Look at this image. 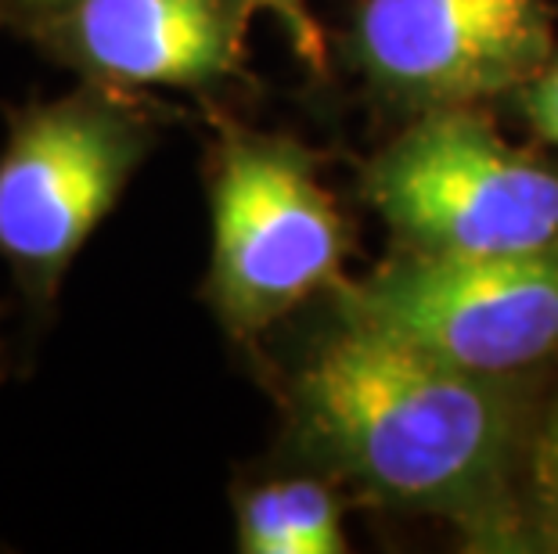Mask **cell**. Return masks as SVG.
Here are the masks:
<instances>
[{"instance_id":"6da1fadb","label":"cell","mask_w":558,"mask_h":554,"mask_svg":"<svg viewBox=\"0 0 558 554\" xmlns=\"http://www.w3.org/2000/svg\"><path fill=\"white\" fill-rule=\"evenodd\" d=\"M292 410L320 461L378 497L469 518L494 515L522 443L508 379L342 324L292 379Z\"/></svg>"},{"instance_id":"7a4b0ae2","label":"cell","mask_w":558,"mask_h":554,"mask_svg":"<svg viewBox=\"0 0 558 554\" xmlns=\"http://www.w3.org/2000/svg\"><path fill=\"white\" fill-rule=\"evenodd\" d=\"M209 220L206 299L231 338H256L342 281V217L295 140L228 130L209 151Z\"/></svg>"},{"instance_id":"3957f363","label":"cell","mask_w":558,"mask_h":554,"mask_svg":"<svg viewBox=\"0 0 558 554\" xmlns=\"http://www.w3.org/2000/svg\"><path fill=\"white\" fill-rule=\"evenodd\" d=\"M156 126L112 87L8 112L0 151V259L33 310L54 303L73 259L120 202Z\"/></svg>"},{"instance_id":"277c9868","label":"cell","mask_w":558,"mask_h":554,"mask_svg":"<svg viewBox=\"0 0 558 554\" xmlns=\"http://www.w3.org/2000/svg\"><path fill=\"white\" fill-rule=\"evenodd\" d=\"M364 195L408 253L512 256L558 245V170L469 104L429 109L364 170Z\"/></svg>"},{"instance_id":"5b68a950","label":"cell","mask_w":558,"mask_h":554,"mask_svg":"<svg viewBox=\"0 0 558 554\" xmlns=\"http://www.w3.org/2000/svg\"><path fill=\"white\" fill-rule=\"evenodd\" d=\"M339 321L508 379L558 353V245L512 256L403 253L342 285Z\"/></svg>"},{"instance_id":"8992f818","label":"cell","mask_w":558,"mask_h":554,"mask_svg":"<svg viewBox=\"0 0 558 554\" xmlns=\"http://www.w3.org/2000/svg\"><path fill=\"white\" fill-rule=\"evenodd\" d=\"M353 51L372 84L418 109L526 87L555 58L544 0H364Z\"/></svg>"},{"instance_id":"52a82bcc","label":"cell","mask_w":558,"mask_h":554,"mask_svg":"<svg viewBox=\"0 0 558 554\" xmlns=\"http://www.w3.org/2000/svg\"><path fill=\"white\" fill-rule=\"evenodd\" d=\"M248 0H73L33 22L47 54L112 90H209L239 73Z\"/></svg>"},{"instance_id":"ba28073f","label":"cell","mask_w":558,"mask_h":554,"mask_svg":"<svg viewBox=\"0 0 558 554\" xmlns=\"http://www.w3.org/2000/svg\"><path fill=\"white\" fill-rule=\"evenodd\" d=\"M245 554H339L347 551L342 508L317 479H270L234 501Z\"/></svg>"},{"instance_id":"9c48e42d","label":"cell","mask_w":558,"mask_h":554,"mask_svg":"<svg viewBox=\"0 0 558 554\" xmlns=\"http://www.w3.org/2000/svg\"><path fill=\"white\" fill-rule=\"evenodd\" d=\"M530 504L541 537L558 551V396L530 435Z\"/></svg>"},{"instance_id":"30bf717a","label":"cell","mask_w":558,"mask_h":554,"mask_svg":"<svg viewBox=\"0 0 558 554\" xmlns=\"http://www.w3.org/2000/svg\"><path fill=\"white\" fill-rule=\"evenodd\" d=\"M519 109L541 137L558 145V54L526 87H519Z\"/></svg>"},{"instance_id":"8fae6325","label":"cell","mask_w":558,"mask_h":554,"mask_svg":"<svg viewBox=\"0 0 558 554\" xmlns=\"http://www.w3.org/2000/svg\"><path fill=\"white\" fill-rule=\"evenodd\" d=\"M248 4L270 11V15L281 22L300 58H306L311 65L320 62V29L311 15V8H306V0H248Z\"/></svg>"},{"instance_id":"7c38bea8","label":"cell","mask_w":558,"mask_h":554,"mask_svg":"<svg viewBox=\"0 0 558 554\" xmlns=\"http://www.w3.org/2000/svg\"><path fill=\"white\" fill-rule=\"evenodd\" d=\"M11 4H15L29 22H40V19H47V15H54V11L69 8L73 0H11Z\"/></svg>"},{"instance_id":"4fadbf2b","label":"cell","mask_w":558,"mask_h":554,"mask_svg":"<svg viewBox=\"0 0 558 554\" xmlns=\"http://www.w3.org/2000/svg\"><path fill=\"white\" fill-rule=\"evenodd\" d=\"M0 317H4V306H0ZM8 379V342L0 335V382Z\"/></svg>"}]
</instances>
